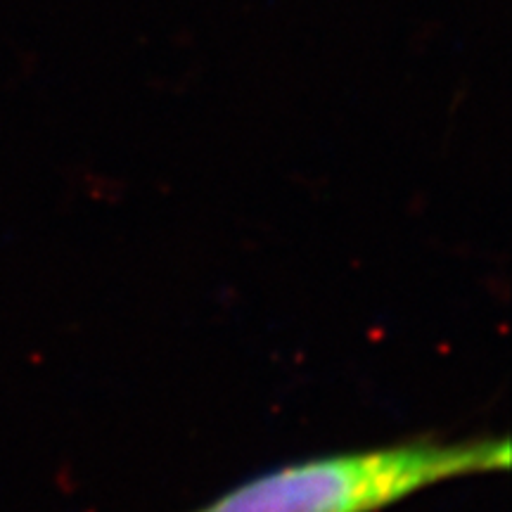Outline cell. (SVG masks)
<instances>
[{
    "mask_svg": "<svg viewBox=\"0 0 512 512\" xmlns=\"http://www.w3.org/2000/svg\"><path fill=\"white\" fill-rule=\"evenodd\" d=\"M510 439H413L306 458L247 479L192 512H377L448 479L503 472Z\"/></svg>",
    "mask_w": 512,
    "mask_h": 512,
    "instance_id": "1",
    "label": "cell"
}]
</instances>
